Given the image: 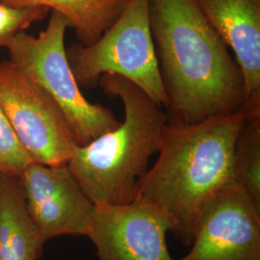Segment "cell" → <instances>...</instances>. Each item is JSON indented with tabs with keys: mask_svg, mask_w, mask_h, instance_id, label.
Masks as SVG:
<instances>
[{
	"mask_svg": "<svg viewBox=\"0 0 260 260\" xmlns=\"http://www.w3.org/2000/svg\"><path fill=\"white\" fill-rule=\"evenodd\" d=\"M177 260H260V208L236 181L210 199L191 250Z\"/></svg>",
	"mask_w": 260,
	"mask_h": 260,
	"instance_id": "7",
	"label": "cell"
},
{
	"mask_svg": "<svg viewBox=\"0 0 260 260\" xmlns=\"http://www.w3.org/2000/svg\"><path fill=\"white\" fill-rule=\"evenodd\" d=\"M98 85L109 98L121 100L123 121L90 143L75 146L67 166L94 205H126L136 200L149 160L157 153L167 114L122 76L102 75Z\"/></svg>",
	"mask_w": 260,
	"mask_h": 260,
	"instance_id": "3",
	"label": "cell"
},
{
	"mask_svg": "<svg viewBox=\"0 0 260 260\" xmlns=\"http://www.w3.org/2000/svg\"><path fill=\"white\" fill-rule=\"evenodd\" d=\"M244 115L233 149V175L260 208V113Z\"/></svg>",
	"mask_w": 260,
	"mask_h": 260,
	"instance_id": "13",
	"label": "cell"
},
{
	"mask_svg": "<svg viewBox=\"0 0 260 260\" xmlns=\"http://www.w3.org/2000/svg\"><path fill=\"white\" fill-rule=\"evenodd\" d=\"M45 243L28 213L19 177L0 174V260H37Z\"/></svg>",
	"mask_w": 260,
	"mask_h": 260,
	"instance_id": "11",
	"label": "cell"
},
{
	"mask_svg": "<svg viewBox=\"0 0 260 260\" xmlns=\"http://www.w3.org/2000/svg\"><path fill=\"white\" fill-rule=\"evenodd\" d=\"M28 213L44 241L91 233L96 205L67 165L32 162L19 177Z\"/></svg>",
	"mask_w": 260,
	"mask_h": 260,
	"instance_id": "8",
	"label": "cell"
},
{
	"mask_svg": "<svg viewBox=\"0 0 260 260\" xmlns=\"http://www.w3.org/2000/svg\"><path fill=\"white\" fill-rule=\"evenodd\" d=\"M149 16L168 121L193 123L242 111L241 70L198 1L149 0Z\"/></svg>",
	"mask_w": 260,
	"mask_h": 260,
	"instance_id": "1",
	"label": "cell"
},
{
	"mask_svg": "<svg viewBox=\"0 0 260 260\" xmlns=\"http://www.w3.org/2000/svg\"><path fill=\"white\" fill-rule=\"evenodd\" d=\"M0 108L32 162L67 165L77 146L57 103L19 67L0 62Z\"/></svg>",
	"mask_w": 260,
	"mask_h": 260,
	"instance_id": "6",
	"label": "cell"
},
{
	"mask_svg": "<svg viewBox=\"0 0 260 260\" xmlns=\"http://www.w3.org/2000/svg\"><path fill=\"white\" fill-rule=\"evenodd\" d=\"M30 163L31 158L0 108V174L19 177Z\"/></svg>",
	"mask_w": 260,
	"mask_h": 260,
	"instance_id": "15",
	"label": "cell"
},
{
	"mask_svg": "<svg viewBox=\"0 0 260 260\" xmlns=\"http://www.w3.org/2000/svg\"><path fill=\"white\" fill-rule=\"evenodd\" d=\"M68 20L52 11L47 28L35 37L19 33L8 46L10 61L19 67L57 103L78 146L114 129L118 121L110 109L88 102L75 79L65 47Z\"/></svg>",
	"mask_w": 260,
	"mask_h": 260,
	"instance_id": "5",
	"label": "cell"
},
{
	"mask_svg": "<svg viewBox=\"0 0 260 260\" xmlns=\"http://www.w3.org/2000/svg\"><path fill=\"white\" fill-rule=\"evenodd\" d=\"M166 219L151 205H96L88 238L99 260H177L169 251Z\"/></svg>",
	"mask_w": 260,
	"mask_h": 260,
	"instance_id": "9",
	"label": "cell"
},
{
	"mask_svg": "<svg viewBox=\"0 0 260 260\" xmlns=\"http://www.w3.org/2000/svg\"><path fill=\"white\" fill-rule=\"evenodd\" d=\"M49 11L43 6L18 7L0 1V47H7L13 38L43 20Z\"/></svg>",
	"mask_w": 260,
	"mask_h": 260,
	"instance_id": "14",
	"label": "cell"
},
{
	"mask_svg": "<svg viewBox=\"0 0 260 260\" xmlns=\"http://www.w3.org/2000/svg\"><path fill=\"white\" fill-rule=\"evenodd\" d=\"M243 111L193 123L167 121L156 162L140 182L136 200L166 219L170 232L191 246L198 219L206 204L233 175V149Z\"/></svg>",
	"mask_w": 260,
	"mask_h": 260,
	"instance_id": "2",
	"label": "cell"
},
{
	"mask_svg": "<svg viewBox=\"0 0 260 260\" xmlns=\"http://www.w3.org/2000/svg\"><path fill=\"white\" fill-rule=\"evenodd\" d=\"M18 7L43 6L60 13L75 30L78 43L91 45L111 26L129 0H0Z\"/></svg>",
	"mask_w": 260,
	"mask_h": 260,
	"instance_id": "12",
	"label": "cell"
},
{
	"mask_svg": "<svg viewBox=\"0 0 260 260\" xmlns=\"http://www.w3.org/2000/svg\"><path fill=\"white\" fill-rule=\"evenodd\" d=\"M207 21L234 52L241 70L244 114L260 113V0H197Z\"/></svg>",
	"mask_w": 260,
	"mask_h": 260,
	"instance_id": "10",
	"label": "cell"
},
{
	"mask_svg": "<svg viewBox=\"0 0 260 260\" xmlns=\"http://www.w3.org/2000/svg\"><path fill=\"white\" fill-rule=\"evenodd\" d=\"M67 56L79 87L93 88L103 75H120L167 108L150 27L149 0H129L94 43H75L67 49Z\"/></svg>",
	"mask_w": 260,
	"mask_h": 260,
	"instance_id": "4",
	"label": "cell"
}]
</instances>
